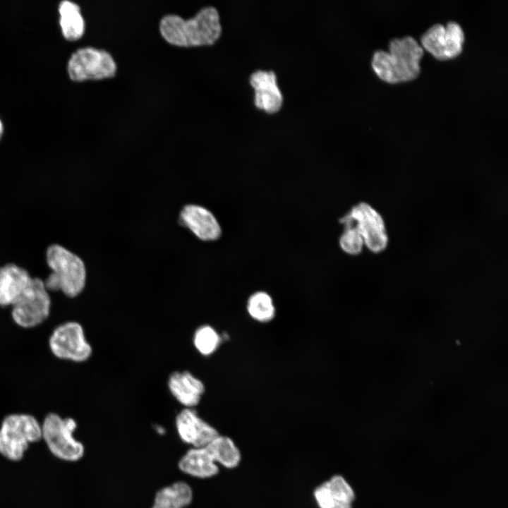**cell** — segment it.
Here are the masks:
<instances>
[{
  "instance_id": "obj_13",
  "label": "cell",
  "mask_w": 508,
  "mask_h": 508,
  "mask_svg": "<svg viewBox=\"0 0 508 508\" xmlns=\"http://www.w3.org/2000/svg\"><path fill=\"white\" fill-rule=\"evenodd\" d=\"M250 83L255 90V104L269 113L278 111L283 102V96L272 71L258 70L250 77Z\"/></svg>"
},
{
  "instance_id": "obj_2",
  "label": "cell",
  "mask_w": 508,
  "mask_h": 508,
  "mask_svg": "<svg viewBox=\"0 0 508 508\" xmlns=\"http://www.w3.org/2000/svg\"><path fill=\"white\" fill-rule=\"evenodd\" d=\"M423 47L411 36L390 40L389 52L377 50L372 59V67L382 80L395 83L415 78L420 73Z\"/></svg>"
},
{
  "instance_id": "obj_21",
  "label": "cell",
  "mask_w": 508,
  "mask_h": 508,
  "mask_svg": "<svg viewBox=\"0 0 508 508\" xmlns=\"http://www.w3.org/2000/svg\"><path fill=\"white\" fill-rule=\"evenodd\" d=\"M246 310L249 316L256 322L266 323L276 315V308L272 296L266 291H258L248 298Z\"/></svg>"
},
{
  "instance_id": "obj_3",
  "label": "cell",
  "mask_w": 508,
  "mask_h": 508,
  "mask_svg": "<svg viewBox=\"0 0 508 508\" xmlns=\"http://www.w3.org/2000/svg\"><path fill=\"white\" fill-rule=\"evenodd\" d=\"M51 274L44 281L48 291H61L73 298L79 295L85 285L86 271L83 260L62 246L53 244L46 253Z\"/></svg>"
},
{
  "instance_id": "obj_11",
  "label": "cell",
  "mask_w": 508,
  "mask_h": 508,
  "mask_svg": "<svg viewBox=\"0 0 508 508\" xmlns=\"http://www.w3.org/2000/svg\"><path fill=\"white\" fill-rule=\"evenodd\" d=\"M175 425L181 440L195 448L206 446L219 435L194 408L183 409L176 415Z\"/></svg>"
},
{
  "instance_id": "obj_17",
  "label": "cell",
  "mask_w": 508,
  "mask_h": 508,
  "mask_svg": "<svg viewBox=\"0 0 508 508\" xmlns=\"http://www.w3.org/2000/svg\"><path fill=\"white\" fill-rule=\"evenodd\" d=\"M178 465L186 474L202 479L214 477L219 471L214 456L207 445L188 450Z\"/></svg>"
},
{
  "instance_id": "obj_19",
  "label": "cell",
  "mask_w": 508,
  "mask_h": 508,
  "mask_svg": "<svg viewBox=\"0 0 508 508\" xmlns=\"http://www.w3.org/2000/svg\"><path fill=\"white\" fill-rule=\"evenodd\" d=\"M190 486L183 481H178L159 490L152 508H184L193 500Z\"/></svg>"
},
{
  "instance_id": "obj_7",
  "label": "cell",
  "mask_w": 508,
  "mask_h": 508,
  "mask_svg": "<svg viewBox=\"0 0 508 508\" xmlns=\"http://www.w3.org/2000/svg\"><path fill=\"white\" fill-rule=\"evenodd\" d=\"M50 307L51 298L44 281L32 277L28 288L12 306V318L22 327H34L47 318Z\"/></svg>"
},
{
  "instance_id": "obj_9",
  "label": "cell",
  "mask_w": 508,
  "mask_h": 508,
  "mask_svg": "<svg viewBox=\"0 0 508 508\" xmlns=\"http://www.w3.org/2000/svg\"><path fill=\"white\" fill-rule=\"evenodd\" d=\"M49 344L52 353L57 358L77 363L88 360L92 352L82 325L73 321L56 327L49 338Z\"/></svg>"
},
{
  "instance_id": "obj_18",
  "label": "cell",
  "mask_w": 508,
  "mask_h": 508,
  "mask_svg": "<svg viewBox=\"0 0 508 508\" xmlns=\"http://www.w3.org/2000/svg\"><path fill=\"white\" fill-rule=\"evenodd\" d=\"M59 25L63 37L68 41H77L84 35L85 22L80 6L69 0L58 5Z\"/></svg>"
},
{
  "instance_id": "obj_4",
  "label": "cell",
  "mask_w": 508,
  "mask_h": 508,
  "mask_svg": "<svg viewBox=\"0 0 508 508\" xmlns=\"http://www.w3.org/2000/svg\"><path fill=\"white\" fill-rule=\"evenodd\" d=\"M41 440V424L34 416L10 414L0 427V454L9 461H20L30 445Z\"/></svg>"
},
{
  "instance_id": "obj_1",
  "label": "cell",
  "mask_w": 508,
  "mask_h": 508,
  "mask_svg": "<svg viewBox=\"0 0 508 508\" xmlns=\"http://www.w3.org/2000/svg\"><path fill=\"white\" fill-rule=\"evenodd\" d=\"M159 30L169 44L193 47L214 44L221 35L222 25L217 8L206 6L187 20L175 14L166 15L159 21Z\"/></svg>"
},
{
  "instance_id": "obj_14",
  "label": "cell",
  "mask_w": 508,
  "mask_h": 508,
  "mask_svg": "<svg viewBox=\"0 0 508 508\" xmlns=\"http://www.w3.org/2000/svg\"><path fill=\"white\" fill-rule=\"evenodd\" d=\"M180 223L187 226L202 241H214L221 236L219 224L213 214L205 207L195 205H186L181 212Z\"/></svg>"
},
{
  "instance_id": "obj_10",
  "label": "cell",
  "mask_w": 508,
  "mask_h": 508,
  "mask_svg": "<svg viewBox=\"0 0 508 508\" xmlns=\"http://www.w3.org/2000/svg\"><path fill=\"white\" fill-rule=\"evenodd\" d=\"M464 34L460 25L449 21L445 25L436 23L421 37L423 47L435 58L445 60L459 55L462 51Z\"/></svg>"
},
{
  "instance_id": "obj_20",
  "label": "cell",
  "mask_w": 508,
  "mask_h": 508,
  "mask_svg": "<svg viewBox=\"0 0 508 508\" xmlns=\"http://www.w3.org/2000/svg\"><path fill=\"white\" fill-rule=\"evenodd\" d=\"M207 446L214 456L218 466L233 469L240 464L242 458L241 451L231 437L219 434Z\"/></svg>"
},
{
  "instance_id": "obj_6",
  "label": "cell",
  "mask_w": 508,
  "mask_h": 508,
  "mask_svg": "<svg viewBox=\"0 0 508 508\" xmlns=\"http://www.w3.org/2000/svg\"><path fill=\"white\" fill-rule=\"evenodd\" d=\"M66 71L72 81L80 83L112 78L116 75L117 66L107 51L84 47L71 54Z\"/></svg>"
},
{
  "instance_id": "obj_23",
  "label": "cell",
  "mask_w": 508,
  "mask_h": 508,
  "mask_svg": "<svg viewBox=\"0 0 508 508\" xmlns=\"http://www.w3.org/2000/svg\"><path fill=\"white\" fill-rule=\"evenodd\" d=\"M344 231L339 240L341 250L349 255H356L361 253L364 246L363 240L356 226L349 221L340 219Z\"/></svg>"
},
{
  "instance_id": "obj_15",
  "label": "cell",
  "mask_w": 508,
  "mask_h": 508,
  "mask_svg": "<svg viewBox=\"0 0 508 508\" xmlns=\"http://www.w3.org/2000/svg\"><path fill=\"white\" fill-rule=\"evenodd\" d=\"M167 386L174 398L185 408L198 405L205 391L202 381L188 370L171 373Z\"/></svg>"
},
{
  "instance_id": "obj_16",
  "label": "cell",
  "mask_w": 508,
  "mask_h": 508,
  "mask_svg": "<svg viewBox=\"0 0 508 508\" xmlns=\"http://www.w3.org/2000/svg\"><path fill=\"white\" fill-rule=\"evenodd\" d=\"M32 277L24 268L14 264L0 267V306H13L31 282Z\"/></svg>"
},
{
  "instance_id": "obj_12",
  "label": "cell",
  "mask_w": 508,
  "mask_h": 508,
  "mask_svg": "<svg viewBox=\"0 0 508 508\" xmlns=\"http://www.w3.org/2000/svg\"><path fill=\"white\" fill-rule=\"evenodd\" d=\"M313 498L318 508H353L356 494L345 478L336 474L315 488Z\"/></svg>"
},
{
  "instance_id": "obj_8",
  "label": "cell",
  "mask_w": 508,
  "mask_h": 508,
  "mask_svg": "<svg viewBox=\"0 0 508 508\" xmlns=\"http://www.w3.org/2000/svg\"><path fill=\"white\" fill-rule=\"evenodd\" d=\"M341 219L351 222L360 233L364 245L373 253L383 251L388 244V236L382 216L366 202L353 206Z\"/></svg>"
},
{
  "instance_id": "obj_24",
  "label": "cell",
  "mask_w": 508,
  "mask_h": 508,
  "mask_svg": "<svg viewBox=\"0 0 508 508\" xmlns=\"http://www.w3.org/2000/svg\"><path fill=\"white\" fill-rule=\"evenodd\" d=\"M4 131V123L0 118V140H1V137L3 136Z\"/></svg>"
},
{
  "instance_id": "obj_5",
  "label": "cell",
  "mask_w": 508,
  "mask_h": 508,
  "mask_svg": "<svg viewBox=\"0 0 508 508\" xmlns=\"http://www.w3.org/2000/svg\"><path fill=\"white\" fill-rule=\"evenodd\" d=\"M77 423L71 418H61L48 413L41 424L42 439L56 458L68 462L80 460L84 455V445L73 435Z\"/></svg>"
},
{
  "instance_id": "obj_22",
  "label": "cell",
  "mask_w": 508,
  "mask_h": 508,
  "mask_svg": "<svg viewBox=\"0 0 508 508\" xmlns=\"http://www.w3.org/2000/svg\"><path fill=\"white\" fill-rule=\"evenodd\" d=\"M222 338L217 330L209 325L198 327L194 332L193 341L196 350L202 356L213 354L220 346Z\"/></svg>"
}]
</instances>
